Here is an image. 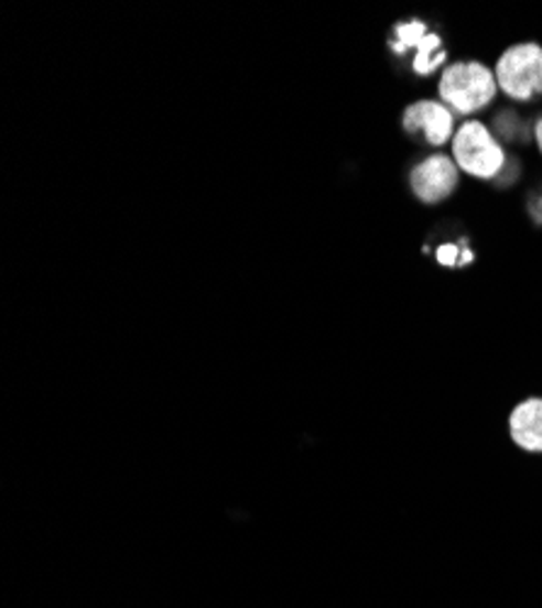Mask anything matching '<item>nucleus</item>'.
<instances>
[{
    "label": "nucleus",
    "instance_id": "obj_1",
    "mask_svg": "<svg viewBox=\"0 0 542 608\" xmlns=\"http://www.w3.org/2000/svg\"><path fill=\"white\" fill-rule=\"evenodd\" d=\"M499 96V84L491 68L481 62L447 64L438 80V100L455 115H477Z\"/></svg>",
    "mask_w": 542,
    "mask_h": 608
},
{
    "label": "nucleus",
    "instance_id": "obj_6",
    "mask_svg": "<svg viewBox=\"0 0 542 608\" xmlns=\"http://www.w3.org/2000/svg\"><path fill=\"white\" fill-rule=\"evenodd\" d=\"M509 436L523 453L542 455V397H528L511 409Z\"/></svg>",
    "mask_w": 542,
    "mask_h": 608
},
{
    "label": "nucleus",
    "instance_id": "obj_7",
    "mask_svg": "<svg viewBox=\"0 0 542 608\" xmlns=\"http://www.w3.org/2000/svg\"><path fill=\"white\" fill-rule=\"evenodd\" d=\"M411 54H414V62H411V68H414L416 76H423V78L433 76L447 62V52L443 50L441 34H435L431 30L416 42V46H414V50H411Z\"/></svg>",
    "mask_w": 542,
    "mask_h": 608
},
{
    "label": "nucleus",
    "instance_id": "obj_4",
    "mask_svg": "<svg viewBox=\"0 0 542 608\" xmlns=\"http://www.w3.org/2000/svg\"><path fill=\"white\" fill-rule=\"evenodd\" d=\"M402 130L419 146L441 149L453 144L455 112L441 100H416L402 115Z\"/></svg>",
    "mask_w": 542,
    "mask_h": 608
},
{
    "label": "nucleus",
    "instance_id": "obj_5",
    "mask_svg": "<svg viewBox=\"0 0 542 608\" xmlns=\"http://www.w3.org/2000/svg\"><path fill=\"white\" fill-rule=\"evenodd\" d=\"M459 185V169L453 156L431 154L419 161L409 173V188L423 205L445 203Z\"/></svg>",
    "mask_w": 542,
    "mask_h": 608
},
{
    "label": "nucleus",
    "instance_id": "obj_2",
    "mask_svg": "<svg viewBox=\"0 0 542 608\" xmlns=\"http://www.w3.org/2000/svg\"><path fill=\"white\" fill-rule=\"evenodd\" d=\"M455 166L477 181H497L509 169V156L485 122L467 120L453 137Z\"/></svg>",
    "mask_w": 542,
    "mask_h": 608
},
{
    "label": "nucleus",
    "instance_id": "obj_8",
    "mask_svg": "<svg viewBox=\"0 0 542 608\" xmlns=\"http://www.w3.org/2000/svg\"><path fill=\"white\" fill-rule=\"evenodd\" d=\"M435 256H438V263L447 265V268H463V265H469L475 261L473 251H469L467 247H459V243H453V241L441 243Z\"/></svg>",
    "mask_w": 542,
    "mask_h": 608
},
{
    "label": "nucleus",
    "instance_id": "obj_3",
    "mask_svg": "<svg viewBox=\"0 0 542 608\" xmlns=\"http://www.w3.org/2000/svg\"><path fill=\"white\" fill-rule=\"evenodd\" d=\"M499 90L513 102L542 98V46L538 42L511 44L494 66Z\"/></svg>",
    "mask_w": 542,
    "mask_h": 608
},
{
    "label": "nucleus",
    "instance_id": "obj_9",
    "mask_svg": "<svg viewBox=\"0 0 542 608\" xmlns=\"http://www.w3.org/2000/svg\"><path fill=\"white\" fill-rule=\"evenodd\" d=\"M533 137H535V144L540 149V154H542V117H538L535 124H533Z\"/></svg>",
    "mask_w": 542,
    "mask_h": 608
}]
</instances>
